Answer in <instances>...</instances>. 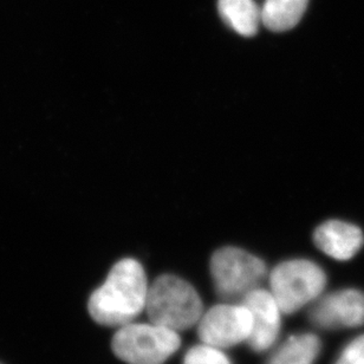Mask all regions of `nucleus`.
<instances>
[{"instance_id": "obj_3", "label": "nucleus", "mask_w": 364, "mask_h": 364, "mask_svg": "<svg viewBox=\"0 0 364 364\" xmlns=\"http://www.w3.org/2000/svg\"><path fill=\"white\" fill-rule=\"evenodd\" d=\"M180 346L179 333L151 322L119 326L112 340L116 358L127 364H164Z\"/></svg>"}, {"instance_id": "obj_14", "label": "nucleus", "mask_w": 364, "mask_h": 364, "mask_svg": "<svg viewBox=\"0 0 364 364\" xmlns=\"http://www.w3.org/2000/svg\"><path fill=\"white\" fill-rule=\"evenodd\" d=\"M336 364H364V335L344 348Z\"/></svg>"}, {"instance_id": "obj_5", "label": "nucleus", "mask_w": 364, "mask_h": 364, "mask_svg": "<svg viewBox=\"0 0 364 364\" xmlns=\"http://www.w3.org/2000/svg\"><path fill=\"white\" fill-rule=\"evenodd\" d=\"M214 289L224 301H242L259 287L267 277V264L245 250L226 246L214 252L210 259Z\"/></svg>"}, {"instance_id": "obj_7", "label": "nucleus", "mask_w": 364, "mask_h": 364, "mask_svg": "<svg viewBox=\"0 0 364 364\" xmlns=\"http://www.w3.org/2000/svg\"><path fill=\"white\" fill-rule=\"evenodd\" d=\"M309 317L319 329H350L363 326L364 292L347 289L318 297L314 301Z\"/></svg>"}, {"instance_id": "obj_12", "label": "nucleus", "mask_w": 364, "mask_h": 364, "mask_svg": "<svg viewBox=\"0 0 364 364\" xmlns=\"http://www.w3.org/2000/svg\"><path fill=\"white\" fill-rule=\"evenodd\" d=\"M321 351V341L314 333L289 337L267 364H314Z\"/></svg>"}, {"instance_id": "obj_2", "label": "nucleus", "mask_w": 364, "mask_h": 364, "mask_svg": "<svg viewBox=\"0 0 364 364\" xmlns=\"http://www.w3.org/2000/svg\"><path fill=\"white\" fill-rule=\"evenodd\" d=\"M144 311L151 323L181 333L198 324L203 304L188 282L173 274H162L149 287Z\"/></svg>"}, {"instance_id": "obj_1", "label": "nucleus", "mask_w": 364, "mask_h": 364, "mask_svg": "<svg viewBox=\"0 0 364 364\" xmlns=\"http://www.w3.org/2000/svg\"><path fill=\"white\" fill-rule=\"evenodd\" d=\"M147 276L133 258H124L112 267L105 283L89 299L88 309L95 322L119 328L134 322L146 310Z\"/></svg>"}, {"instance_id": "obj_10", "label": "nucleus", "mask_w": 364, "mask_h": 364, "mask_svg": "<svg viewBox=\"0 0 364 364\" xmlns=\"http://www.w3.org/2000/svg\"><path fill=\"white\" fill-rule=\"evenodd\" d=\"M219 14L225 23L244 37L255 36L262 23L255 0H219Z\"/></svg>"}, {"instance_id": "obj_9", "label": "nucleus", "mask_w": 364, "mask_h": 364, "mask_svg": "<svg viewBox=\"0 0 364 364\" xmlns=\"http://www.w3.org/2000/svg\"><path fill=\"white\" fill-rule=\"evenodd\" d=\"M314 242L326 256L344 262L358 255L363 246L364 237L361 230L355 225L329 220L316 228Z\"/></svg>"}, {"instance_id": "obj_8", "label": "nucleus", "mask_w": 364, "mask_h": 364, "mask_svg": "<svg viewBox=\"0 0 364 364\" xmlns=\"http://www.w3.org/2000/svg\"><path fill=\"white\" fill-rule=\"evenodd\" d=\"M252 315V330L247 344L253 351L263 353L276 343L282 326L279 305L269 290L257 287L240 301Z\"/></svg>"}, {"instance_id": "obj_11", "label": "nucleus", "mask_w": 364, "mask_h": 364, "mask_svg": "<svg viewBox=\"0 0 364 364\" xmlns=\"http://www.w3.org/2000/svg\"><path fill=\"white\" fill-rule=\"evenodd\" d=\"M309 0H265L260 9L262 23L269 30L284 32L294 28L304 14Z\"/></svg>"}, {"instance_id": "obj_4", "label": "nucleus", "mask_w": 364, "mask_h": 364, "mask_svg": "<svg viewBox=\"0 0 364 364\" xmlns=\"http://www.w3.org/2000/svg\"><path fill=\"white\" fill-rule=\"evenodd\" d=\"M269 283L282 312L292 315L322 296L326 276L314 262L292 259L278 264L271 271Z\"/></svg>"}, {"instance_id": "obj_6", "label": "nucleus", "mask_w": 364, "mask_h": 364, "mask_svg": "<svg viewBox=\"0 0 364 364\" xmlns=\"http://www.w3.org/2000/svg\"><path fill=\"white\" fill-rule=\"evenodd\" d=\"M252 330V315L245 305L218 304L206 312L196 324L201 343L228 349L247 343Z\"/></svg>"}, {"instance_id": "obj_13", "label": "nucleus", "mask_w": 364, "mask_h": 364, "mask_svg": "<svg viewBox=\"0 0 364 364\" xmlns=\"http://www.w3.org/2000/svg\"><path fill=\"white\" fill-rule=\"evenodd\" d=\"M183 364H232V362L223 349L201 343L186 353Z\"/></svg>"}]
</instances>
